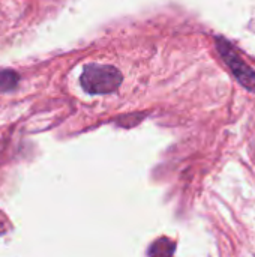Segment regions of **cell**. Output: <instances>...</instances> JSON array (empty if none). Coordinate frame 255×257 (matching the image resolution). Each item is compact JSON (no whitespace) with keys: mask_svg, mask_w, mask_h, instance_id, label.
<instances>
[{"mask_svg":"<svg viewBox=\"0 0 255 257\" xmlns=\"http://www.w3.org/2000/svg\"><path fill=\"white\" fill-rule=\"evenodd\" d=\"M81 87L90 95H105L114 92L122 84V74L111 65H87L80 77Z\"/></svg>","mask_w":255,"mask_h":257,"instance_id":"cell-1","label":"cell"},{"mask_svg":"<svg viewBox=\"0 0 255 257\" xmlns=\"http://www.w3.org/2000/svg\"><path fill=\"white\" fill-rule=\"evenodd\" d=\"M216 48L222 57V60L227 63L230 71L234 74L237 81L246 87L249 92H255V72L251 69L239 56V51L224 38H216Z\"/></svg>","mask_w":255,"mask_h":257,"instance_id":"cell-2","label":"cell"},{"mask_svg":"<svg viewBox=\"0 0 255 257\" xmlns=\"http://www.w3.org/2000/svg\"><path fill=\"white\" fill-rule=\"evenodd\" d=\"M174 250H176V244L171 242L170 239H159L156 241L147 251L149 256H171L174 254Z\"/></svg>","mask_w":255,"mask_h":257,"instance_id":"cell-3","label":"cell"},{"mask_svg":"<svg viewBox=\"0 0 255 257\" xmlns=\"http://www.w3.org/2000/svg\"><path fill=\"white\" fill-rule=\"evenodd\" d=\"M18 78H17V74L12 72V71H3L0 72V89L2 90H9L12 87H15Z\"/></svg>","mask_w":255,"mask_h":257,"instance_id":"cell-4","label":"cell"}]
</instances>
